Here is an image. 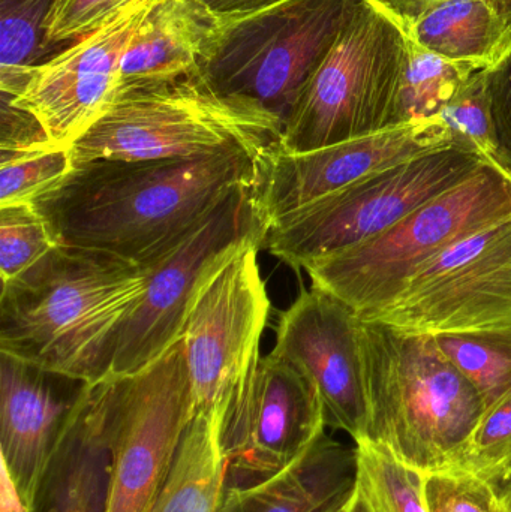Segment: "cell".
<instances>
[{
	"mask_svg": "<svg viewBox=\"0 0 511 512\" xmlns=\"http://www.w3.org/2000/svg\"><path fill=\"white\" fill-rule=\"evenodd\" d=\"M266 156L228 150L191 159L81 162L32 206L59 245L102 252L144 268L231 191L257 185Z\"/></svg>",
	"mask_w": 511,
	"mask_h": 512,
	"instance_id": "6da1fadb",
	"label": "cell"
},
{
	"mask_svg": "<svg viewBox=\"0 0 511 512\" xmlns=\"http://www.w3.org/2000/svg\"><path fill=\"white\" fill-rule=\"evenodd\" d=\"M146 268L59 245L0 292V352L93 384L110 376Z\"/></svg>",
	"mask_w": 511,
	"mask_h": 512,
	"instance_id": "7a4b0ae2",
	"label": "cell"
},
{
	"mask_svg": "<svg viewBox=\"0 0 511 512\" xmlns=\"http://www.w3.org/2000/svg\"><path fill=\"white\" fill-rule=\"evenodd\" d=\"M368 390L366 441L423 474L458 469L485 411L474 385L432 334L362 318Z\"/></svg>",
	"mask_w": 511,
	"mask_h": 512,
	"instance_id": "3957f363",
	"label": "cell"
},
{
	"mask_svg": "<svg viewBox=\"0 0 511 512\" xmlns=\"http://www.w3.org/2000/svg\"><path fill=\"white\" fill-rule=\"evenodd\" d=\"M284 123L257 102L213 90L197 71L159 86L120 90L71 147L74 164L191 159L228 150L269 155Z\"/></svg>",
	"mask_w": 511,
	"mask_h": 512,
	"instance_id": "277c9868",
	"label": "cell"
},
{
	"mask_svg": "<svg viewBox=\"0 0 511 512\" xmlns=\"http://www.w3.org/2000/svg\"><path fill=\"white\" fill-rule=\"evenodd\" d=\"M511 216V174L485 161L470 177L417 207L368 242L303 265L324 289L368 319L456 243Z\"/></svg>",
	"mask_w": 511,
	"mask_h": 512,
	"instance_id": "5b68a950",
	"label": "cell"
},
{
	"mask_svg": "<svg viewBox=\"0 0 511 512\" xmlns=\"http://www.w3.org/2000/svg\"><path fill=\"white\" fill-rule=\"evenodd\" d=\"M410 44L395 12L365 0L300 92L278 150L312 152L399 126Z\"/></svg>",
	"mask_w": 511,
	"mask_h": 512,
	"instance_id": "8992f818",
	"label": "cell"
},
{
	"mask_svg": "<svg viewBox=\"0 0 511 512\" xmlns=\"http://www.w3.org/2000/svg\"><path fill=\"white\" fill-rule=\"evenodd\" d=\"M365 0H285L216 17L197 74L218 93L249 99L285 125L291 108Z\"/></svg>",
	"mask_w": 511,
	"mask_h": 512,
	"instance_id": "52a82bcc",
	"label": "cell"
},
{
	"mask_svg": "<svg viewBox=\"0 0 511 512\" xmlns=\"http://www.w3.org/2000/svg\"><path fill=\"white\" fill-rule=\"evenodd\" d=\"M485 161L458 144L423 153L276 219L263 249L302 270L314 259L374 239Z\"/></svg>",
	"mask_w": 511,
	"mask_h": 512,
	"instance_id": "ba28073f",
	"label": "cell"
},
{
	"mask_svg": "<svg viewBox=\"0 0 511 512\" xmlns=\"http://www.w3.org/2000/svg\"><path fill=\"white\" fill-rule=\"evenodd\" d=\"M255 186L231 191L173 248L147 265L143 297L120 331L110 375L140 372L176 345L204 283L249 245L263 249L267 228Z\"/></svg>",
	"mask_w": 511,
	"mask_h": 512,
	"instance_id": "9c48e42d",
	"label": "cell"
},
{
	"mask_svg": "<svg viewBox=\"0 0 511 512\" xmlns=\"http://www.w3.org/2000/svg\"><path fill=\"white\" fill-rule=\"evenodd\" d=\"M113 378V477L108 512H150L194 417L182 340L140 372Z\"/></svg>",
	"mask_w": 511,
	"mask_h": 512,
	"instance_id": "30bf717a",
	"label": "cell"
},
{
	"mask_svg": "<svg viewBox=\"0 0 511 512\" xmlns=\"http://www.w3.org/2000/svg\"><path fill=\"white\" fill-rule=\"evenodd\" d=\"M315 385L275 355H261L222 412L219 448L224 490L269 481L296 463L326 433Z\"/></svg>",
	"mask_w": 511,
	"mask_h": 512,
	"instance_id": "8fae6325",
	"label": "cell"
},
{
	"mask_svg": "<svg viewBox=\"0 0 511 512\" xmlns=\"http://www.w3.org/2000/svg\"><path fill=\"white\" fill-rule=\"evenodd\" d=\"M249 245L222 265L198 292L182 340L194 414H221L260 361L270 300Z\"/></svg>",
	"mask_w": 511,
	"mask_h": 512,
	"instance_id": "7c38bea8",
	"label": "cell"
},
{
	"mask_svg": "<svg viewBox=\"0 0 511 512\" xmlns=\"http://www.w3.org/2000/svg\"><path fill=\"white\" fill-rule=\"evenodd\" d=\"M368 319L432 336L511 327V216L432 259Z\"/></svg>",
	"mask_w": 511,
	"mask_h": 512,
	"instance_id": "4fadbf2b",
	"label": "cell"
},
{
	"mask_svg": "<svg viewBox=\"0 0 511 512\" xmlns=\"http://www.w3.org/2000/svg\"><path fill=\"white\" fill-rule=\"evenodd\" d=\"M156 0H135L95 32L30 69L9 101L32 114L54 147L71 149L120 92V65ZM6 95V93H5Z\"/></svg>",
	"mask_w": 511,
	"mask_h": 512,
	"instance_id": "5bb4252c",
	"label": "cell"
},
{
	"mask_svg": "<svg viewBox=\"0 0 511 512\" xmlns=\"http://www.w3.org/2000/svg\"><path fill=\"white\" fill-rule=\"evenodd\" d=\"M270 354L296 367L317 388L327 427L366 441L368 390L359 313L324 289L303 288L279 316Z\"/></svg>",
	"mask_w": 511,
	"mask_h": 512,
	"instance_id": "9a60e30c",
	"label": "cell"
},
{
	"mask_svg": "<svg viewBox=\"0 0 511 512\" xmlns=\"http://www.w3.org/2000/svg\"><path fill=\"white\" fill-rule=\"evenodd\" d=\"M441 117L386 129L305 153L273 150L254 188L258 215L269 231L276 219L359 180L432 150L452 146Z\"/></svg>",
	"mask_w": 511,
	"mask_h": 512,
	"instance_id": "2e32d148",
	"label": "cell"
},
{
	"mask_svg": "<svg viewBox=\"0 0 511 512\" xmlns=\"http://www.w3.org/2000/svg\"><path fill=\"white\" fill-rule=\"evenodd\" d=\"M84 385L0 352L2 469L27 510Z\"/></svg>",
	"mask_w": 511,
	"mask_h": 512,
	"instance_id": "e0dca14e",
	"label": "cell"
},
{
	"mask_svg": "<svg viewBox=\"0 0 511 512\" xmlns=\"http://www.w3.org/2000/svg\"><path fill=\"white\" fill-rule=\"evenodd\" d=\"M113 378L86 384L42 474L29 512H108Z\"/></svg>",
	"mask_w": 511,
	"mask_h": 512,
	"instance_id": "ac0fdd59",
	"label": "cell"
},
{
	"mask_svg": "<svg viewBox=\"0 0 511 512\" xmlns=\"http://www.w3.org/2000/svg\"><path fill=\"white\" fill-rule=\"evenodd\" d=\"M356 489V444H342L326 432L269 481L224 490L218 512H344Z\"/></svg>",
	"mask_w": 511,
	"mask_h": 512,
	"instance_id": "d6986e66",
	"label": "cell"
},
{
	"mask_svg": "<svg viewBox=\"0 0 511 512\" xmlns=\"http://www.w3.org/2000/svg\"><path fill=\"white\" fill-rule=\"evenodd\" d=\"M216 15L197 0H156L120 65V90L194 74Z\"/></svg>",
	"mask_w": 511,
	"mask_h": 512,
	"instance_id": "ffe728a7",
	"label": "cell"
},
{
	"mask_svg": "<svg viewBox=\"0 0 511 512\" xmlns=\"http://www.w3.org/2000/svg\"><path fill=\"white\" fill-rule=\"evenodd\" d=\"M404 24L414 44L479 71L511 51V18L497 0H434Z\"/></svg>",
	"mask_w": 511,
	"mask_h": 512,
	"instance_id": "44dd1931",
	"label": "cell"
},
{
	"mask_svg": "<svg viewBox=\"0 0 511 512\" xmlns=\"http://www.w3.org/2000/svg\"><path fill=\"white\" fill-rule=\"evenodd\" d=\"M219 414H194L170 477L150 512H218L224 495Z\"/></svg>",
	"mask_w": 511,
	"mask_h": 512,
	"instance_id": "7402d4cb",
	"label": "cell"
},
{
	"mask_svg": "<svg viewBox=\"0 0 511 512\" xmlns=\"http://www.w3.org/2000/svg\"><path fill=\"white\" fill-rule=\"evenodd\" d=\"M434 337L441 352L479 391L485 408L511 393V327Z\"/></svg>",
	"mask_w": 511,
	"mask_h": 512,
	"instance_id": "603a6c76",
	"label": "cell"
},
{
	"mask_svg": "<svg viewBox=\"0 0 511 512\" xmlns=\"http://www.w3.org/2000/svg\"><path fill=\"white\" fill-rule=\"evenodd\" d=\"M477 71L474 66L444 59L411 41L399 95L398 125L440 117Z\"/></svg>",
	"mask_w": 511,
	"mask_h": 512,
	"instance_id": "cb8c5ba5",
	"label": "cell"
},
{
	"mask_svg": "<svg viewBox=\"0 0 511 512\" xmlns=\"http://www.w3.org/2000/svg\"><path fill=\"white\" fill-rule=\"evenodd\" d=\"M54 0H0V89L20 95L33 66L47 56L45 29Z\"/></svg>",
	"mask_w": 511,
	"mask_h": 512,
	"instance_id": "d4e9b609",
	"label": "cell"
},
{
	"mask_svg": "<svg viewBox=\"0 0 511 512\" xmlns=\"http://www.w3.org/2000/svg\"><path fill=\"white\" fill-rule=\"evenodd\" d=\"M357 447V492L369 512H429L425 477L381 445Z\"/></svg>",
	"mask_w": 511,
	"mask_h": 512,
	"instance_id": "484cf974",
	"label": "cell"
},
{
	"mask_svg": "<svg viewBox=\"0 0 511 512\" xmlns=\"http://www.w3.org/2000/svg\"><path fill=\"white\" fill-rule=\"evenodd\" d=\"M0 161V207L32 204L74 168L71 150L60 147L2 152Z\"/></svg>",
	"mask_w": 511,
	"mask_h": 512,
	"instance_id": "4316f807",
	"label": "cell"
},
{
	"mask_svg": "<svg viewBox=\"0 0 511 512\" xmlns=\"http://www.w3.org/2000/svg\"><path fill=\"white\" fill-rule=\"evenodd\" d=\"M59 246L47 221L32 204L0 207V277L14 282Z\"/></svg>",
	"mask_w": 511,
	"mask_h": 512,
	"instance_id": "83f0119b",
	"label": "cell"
},
{
	"mask_svg": "<svg viewBox=\"0 0 511 512\" xmlns=\"http://www.w3.org/2000/svg\"><path fill=\"white\" fill-rule=\"evenodd\" d=\"M440 117L452 134L453 144L476 150L486 161L500 165L486 69L477 71L464 84Z\"/></svg>",
	"mask_w": 511,
	"mask_h": 512,
	"instance_id": "f1b7e54d",
	"label": "cell"
},
{
	"mask_svg": "<svg viewBox=\"0 0 511 512\" xmlns=\"http://www.w3.org/2000/svg\"><path fill=\"white\" fill-rule=\"evenodd\" d=\"M511 466V393L485 408L458 469L485 480Z\"/></svg>",
	"mask_w": 511,
	"mask_h": 512,
	"instance_id": "f546056e",
	"label": "cell"
},
{
	"mask_svg": "<svg viewBox=\"0 0 511 512\" xmlns=\"http://www.w3.org/2000/svg\"><path fill=\"white\" fill-rule=\"evenodd\" d=\"M425 493L429 512H509L491 481L461 469L429 472Z\"/></svg>",
	"mask_w": 511,
	"mask_h": 512,
	"instance_id": "4dcf8cb0",
	"label": "cell"
},
{
	"mask_svg": "<svg viewBox=\"0 0 511 512\" xmlns=\"http://www.w3.org/2000/svg\"><path fill=\"white\" fill-rule=\"evenodd\" d=\"M135 0H54L45 29L44 47L50 51L104 26Z\"/></svg>",
	"mask_w": 511,
	"mask_h": 512,
	"instance_id": "1f68e13d",
	"label": "cell"
},
{
	"mask_svg": "<svg viewBox=\"0 0 511 512\" xmlns=\"http://www.w3.org/2000/svg\"><path fill=\"white\" fill-rule=\"evenodd\" d=\"M488 72L489 95L494 116L500 165L511 174V51L503 62Z\"/></svg>",
	"mask_w": 511,
	"mask_h": 512,
	"instance_id": "d6a6232c",
	"label": "cell"
},
{
	"mask_svg": "<svg viewBox=\"0 0 511 512\" xmlns=\"http://www.w3.org/2000/svg\"><path fill=\"white\" fill-rule=\"evenodd\" d=\"M2 152H26V150L54 147L48 140L41 123L21 108L9 101L2 93V132H0Z\"/></svg>",
	"mask_w": 511,
	"mask_h": 512,
	"instance_id": "836d02e7",
	"label": "cell"
},
{
	"mask_svg": "<svg viewBox=\"0 0 511 512\" xmlns=\"http://www.w3.org/2000/svg\"><path fill=\"white\" fill-rule=\"evenodd\" d=\"M216 17H234L270 8L285 0H197Z\"/></svg>",
	"mask_w": 511,
	"mask_h": 512,
	"instance_id": "e575fe53",
	"label": "cell"
},
{
	"mask_svg": "<svg viewBox=\"0 0 511 512\" xmlns=\"http://www.w3.org/2000/svg\"><path fill=\"white\" fill-rule=\"evenodd\" d=\"M380 2L390 11L395 12L402 21H407L414 17L423 6L434 2V0H380ZM497 2L504 6L511 18V0H497Z\"/></svg>",
	"mask_w": 511,
	"mask_h": 512,
	"instance_id": "d590c367",
	"label": "cell"
},
{
	"mask_svg": "<svg viewBox=\"0 0 511 512\" xmlns=\"http://www.w3.org/2000/svg\"><path fill=\"white\" fill-rule=\"evenodd\" d=\"M491 483L497 487L500 492L501 498L506 502L507 510L511 512V466L509 469L498 475V477L492 478Z\"/></svg>",
	"mask_w": 511,
	"mask_h": 512,
	"instance_id": "8d00e7d4",
	"label": "cell"
},
{
	"mask_svg": "<svg viewBox=\"0 0 511 512\" xmlns=\"http://www.w3.org/2000/svg\"><path fill=\"white\" fill-rule=\"evenodd\" d=\"M345 512H369L368 507H366L365 501H363L362 496L359 495V492L354 493V498L351 499L350 505H348L347 510Z\"/></svg>",
	"mask_w": 511,
	"mask_h": 512,
	"instance_id": "74e56055",
	"label": "cell"
}]
</instances>
